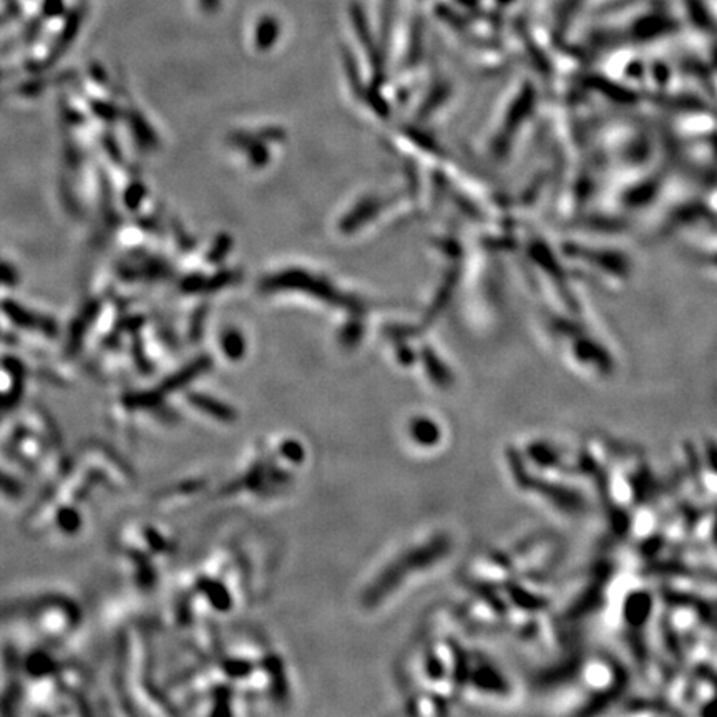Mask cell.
I'll list each match as a JSON object with an SVG mask.
<instances>
[{"label": "cell", "mask_w": 717, "mask_h": 717, "mask_svg": "<svg viewBox=\"0 0 717 717\" xmlns=\"http://www.w3.org/2000/svg\"><path fill=\"white\" fill-rule=\"evenodd\" d=\"M80 607L65 589H36L0 601V626L24 643L60 649L78 623Z\"/></svg>", "instance_id": "6da1fadb"}, {"label": "cell", "mask_w": 717, "mask_h": 717, "mask_svg": "<svg viewBox=\"0 0 717 717\" xmlns=\"http://www.w3.org/2000/svg\"><path fill=\"white\" fill-rule=\"evenodd\" d=\"M4 451L16 467L52 482L67 465L60 435L50 417L40 410H28L14 421L4 437Z\"/></svg>", "instance_id": "7a4b0ae2"}, {"label": "cell", "mask_w": 717, "mask_h": 717, "mask_svg": "<svg viewBox=\"0 0 717 717\" xmlns=\"http://www.w3.org/2000/svg\"><path fill=\"white\" fill-rule=\"evenodd\" d=\"M20 498V487L12 477L0 472V504H16Z\"/></svg>", "instance_id": "3957f363"}]
</instances>
